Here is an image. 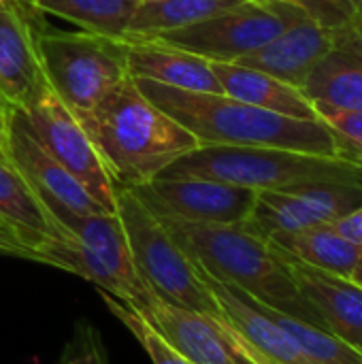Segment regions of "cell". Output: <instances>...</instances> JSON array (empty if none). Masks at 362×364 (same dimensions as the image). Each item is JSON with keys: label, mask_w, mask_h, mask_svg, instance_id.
<instances>
[{"label": "cell", "mask_w": 362, "mask_h": 364, "mask_svg": "<svg viewBox=\"0 0 362 364\" xmlns=\"http://www.w3.org/2000/svg\"><path fill=\"white\" fill-rule=\"evenodd\" d=\"M134 81L156 107L190 130L201 145L275 147L348 158L341 139L320 119L288 117L226 94L186 92L147 79Z\"/></svg>", "instance_id": "obj_1"}, {"label": "cell", "mask_w": 362, "mask_h": 364, "mask_svg": "<svg viewBox=\"0 0 362 364\" xmlns=\"http://www.w3.org/2000/svg\"><path fill=\"white\" fill-rule=\"evenodd\" d=\"M115 186L137 188L156 179L201 143L156 107L128 75L92 111L85 124Z\"/></svg>", "instance_id": "obj_2"}, {"label": "cell", "mask_w": 362, "mask_h": 364, "mask_svg": "<svg viewBox=\"0 0 362 364\" xmlns=\"http://www.w3.org/2000/svg\"><path fill=\"white\" fill-rule=\"evenodd\" d=\"M156 215L207 275L237 286L271 309L322 326V320L292 279L286 260L265 237L245 224H190Z\"/></svg>", "instance_id": "obj_3"}, {"label": "cell", "mask_w": 362, "mask_h": 364, "mask_svg": "<svg viewBox=\"0 0 362 364\" xmlns=\"http://www.w3.org/2000/svg\"><path fill=\"white\" fill-rule=\"evenodd\" d=\"M158 177H201L262 192L322 181L362 183V162L275 147L198 145Z\"/></svg>", "instance_id": "obj_4"}, {"label": "cell", "mask_w": 362, "mask_h": 364, "mask_svg": "<svg viewBox=\"0 0 362 364\" xmlns=\"http://www.w3.org/2000/svg\"><path fill=\"white\" fill-rule=\"evenodd\" d=\"M58 232L34 250V262L73 273L100 292L137 305L149 290L139 279L117 213H60Z\"/></svg>", "instance_id": "obj_5"}, {"label": "cell", "mask_w": 362, "mask_h": 364, "mask_svg": "<svg viewBox=\"0 0 362 364\" xmlns=\"http://www.w3.org/2000/svg\"><path fill=\"white\" fill-rule=\"evenodd\" d=\"M115 213L126 230L134 271L151 294L177 307L220 316L205 271L171 237L160 218L132 188L115 186Z\"/></svg>", "instance_id": "obj_6"}, {"label": "cell", "mask_w": 362, "mask_h": 364, "mask_svg": "<svg viewBox=\"0 0 362 364\" xmlns=\"http://www.w3.org/2000/svg\"><path fill=\"white\" fill-rule=\"evenodd\" d=\"M43 75L83 124L96 105L128 77L126 41L90 32H36Z\"/></svg>", "instance_id": "obj_7"}, {"label": "cell", "mask_w": 362, "mask_h": 364, "mask_svg": "<svg viewBox=\"0 0 362 364\" xmlns=\"http://www.w3.org/2000/svg\"><path fill=\"white\" fill-rule=\"evenodd\" d=\"M303 15L307 13L288 0H243L215 17L143 41H158L209 62H237L271 43Z\"/></svg>", "instance_id": "obj_8"}, {"label": "cell", "mask_w": 362, "mask_h": 364, "mask_svg": "<svg viewBox=\"0 0 362 364\" xmlns=\"http://www.w3.org/2000/svg\"><path fill=\"white\" fill-rule=\"evenodd\" d=\"M43 149L53 156L109 213H115V183L83 124L45 83L19 109Z\"/></svg>", "instance_id": "obj_9"}, {"label": "cell", "mask_w": 362, "mask_h": 364, "mask_svg": "<svg viewBox=\"0 0 362 364\" xmlns=\"http://www.w3.org/2000/svg\"><path fill=\"white\" fill-rule=\"evenodd\" d=\"M361 205L362 183L322 181L284 190H262L243 224L256 235L271 239L284 232L333 224Z\"/></svg>", "instance_id": "obj_10"}, {"label": "cell", "mask_w": 362, "mask_h": 364, "mask_svg": "<svg viewBox=\"0 0 362 364\" xmlns=\"http://www.w3.org/2000/svg\"><path fill=\"white\" fill-rule=\"evenodd\" d=\"M132 190L154 213L190 224H243L258 196L256 190L201 177H156Z\"/></svg>", "instance_id": "obj_11"}, {"label": "cell", "mask_w": 362, "mask_h": 364, "mask_svg": "<svg viewBox=\"0 0 362 364\" xmlns=\"http://www.w3.org/2000/svg\"><path fill=\"white\" fill-rule=\"evenodd\" d=\"M132 307L194 364H260L222 316L177 307L151 292Z\"/></svg>", "instance_id": "obj_12"}, {"label": "cell", "mask_w": 362, "mask_h": 364, "mask_svg": "<svg viewBox=\"0 0 362 364\" xmlns=\"http://www.w3.org/2000/svg\"><path fill=\"white\" fill-rule=\"evenodd\" d=\"M6 124V158L28 181L49 218L60 213L90 215L105 211L92 198V194L53 156L43 149L19 109H11Z\"/></svg>", "instance_id": "obj_13"}, {"label": "cell", "mask_w": 362, "mask_h": 364, "mask_svg": "<svg viewBox=\"0 0 362 364\" xmlns=\"http://www.w3.org/2000/svg\"><path fill=\"white\" fill-rule=\"evenodd\" d=\"M207 286L220 307V316L233 326L260 364H314L297 343L269 318L262 303L233 284L205 273Z\"/></svg>", "instance_id": "obj_14"}, {"label": "cell", "mask_w": 362, "mask_h": 364, "mask_svg": "<svg viewBox=\"0 0 362 364\" xmlns=\"http://www.w3.org/2000/svg\"><path fill=\"white\" fill-rule=\"evenodd\" d=\"M335 49V32L303 15L271 43L243 55L237 64L273 75L301 90L312 68Z\"/></svg>", "instance_id": "obj_15"}, {"label": "cell", "mask_w": 362, "mask_h": 364, "mask_svg": "<svg viewBox=\"0 0 362 364\" xmlns=\"http://www.w3.org/2000/svg\"><path fill=\"white\" fill-rule=\"evenodd\" d=\"M286 260V258H284ZM292 279L314 307L322 326L362 352V288L333 273L286 260Z\"/></svg>", "instance_id": "obj_16"}, {"label": "cell", "mask_w": 362, "mask_h": 364, "mask_svg": "<svg viewBox=\"0 0 362 364\" xmlns=\"http://www.w3.org/2000/svg\"><path fill=\"white\" fill-rule=\"evenodd\" d=\"M45 83L28 9H0V92L23 109Z\"/></svg>", "instance_id": "obj_17"}, {"label": "cell", "mask_w": 362, "mask_h": 364, "mask_svg": "<svg viewBox=\"0 0 362 364\" xmlns=\"http://www.w3.org/2000/svg\"><path fill=\"white\" fill-rule=\"evenodd\" d=\"M128 75L186 92L224 94L211 62L158 41H126Z\"/></svg>", "instance_id": "obj_18"}, {"label": "cell", "mask_w": 362, "mask_h": 364, "mask_svg": "<svg viewBox=\"0 0 362 364\" xmlns=\"http://www.w3.org/2000/svg\"><path fill=\"white\" fill-rule=\"evenodd\" d=\"M222 92L235 100L297 119H320L316 105L294 85L237 62H211Z\"/></svg>", "instance_id": "obj_19"}, {"label": "cell", "mask_w": 362, "mask_h": 364, "mask_svg": "<svg viewBox=\"0 0 362 364\" xmlns=\"http://www.w3.org/2000/svg\"><path fill=\"white\" fill-rule=\"evenodd\" d=\"M267 241L275 247V252L282 258L294 260L305 267L333 273L339 277L352 275L354 264L361 254V247L339 237L331 224L275 235Z\"/></svg>", "instance_id": "obj_20"}, {"label": "cell", "mask_w": 362, "mask_h": 364, "mask_svg": "<svg viewBox=\"0 0 362 364\" xmlns=\"http://www.w3.org/2000/svg\"><path fill=\"white\" fill-rule=\"evenodd\" d=\"M0 220L15 228L32 256L41 243L58 232L55 222L6 156H0Z\"/></svg>", "instance_id": "obj_21"}, {"label": "cell", "mask_w": 362, "mask_h": 364, "mask_svg": "<svg viewBox=\"0 0 362 364\" xmlns=\"http://www.w3.org/2000/svg\"><path fill=\"white\" fill-rule=\"evenodd\" d=\"M301 92L312 102L362 111V62L335 47L312 68Z\"/></svg>", "instance_id": "obj_22"}, {"label": "cell", "mask_w": 362, "mask_h": 364, "mask_svg": "<svg viewBox=\"0 0 362 364\" xmlns=\"http://www.w3.org/2000/svg\"><path fill=\"white\" fill-rule=\"evenodd\" d=\"M241 2L243 0H141L124 41L154 38L215 17Z\"/></svg>", "instance_id": "obj_23"}, {"label": "cell", "mask_w": 362, "mask_h": 364, "mask_svg": "<svg viewBox=\"0 0 362 364\" xmlns=\"http://www.w3.org/2000/svg\"><path fill=\"white\" fill-rule=\"evenodd\" d=\"M141 0H38L36 11L62 17L83 32L124 41Z\"/></svg>", "instance_id": "obj_24"}, {"label": "cell", "mask_w": 362, "mask_h": 364, "mask_svg": "<svg viewBox=\"0 0 362 364\" xmlns=\"http://www.w3.org/2000/svg\"><path fill=\"white\" fill-rule=\"evenodd\" d=\"M260 303V301H258ZM269 318L297 343L314 364H362V352L333 335L331 331L262 305Z\"/></svg>", "instance_id": "obj_25"}, {"label": "cell", "mask_w": 362, "mask_h": 364, "mask_svg": "<svg viewBox=\"0 0 362 364\" xmlns=\"http://www.w3.org/2000/svg\"><path fill=\"white\" fill-rule=\"evenodd\" d=\"M102 303L107 305V309L132 333V337L141 343V348L145 350V354L149 356L151 364H194L192 360H188L166 337H162L151 324L149 320L134 309L132 305L124 303L122 299L100 292Z\"/></svg>", "instance_id": "obj_26"}, {"label": "cell", "mask_w": 362, "mask_h": 364, "mask_svg": "<svg viewBox=\"0 0 362 364\" xmlns=\"http://www.w3.org/2000/svg\"><path fill=\"white\" fill-rule=\"evenodd\" d=\"M53 364H109V354L98 328L87 320H77Z\"/></svg>", "instance_id": "obj_27"}, {"label": "cell", "mask_w": 362, "mask_h": 364, "mask_svg": "<svg viewBox=\"0 0 362 364\" xmlns=\"http://www.w3.org/2000/svg\"><path fill=\"white\" fill-rule=\"evenodd\" d=\"M320 122H324L344 143L348 158L362 162V111L337 109L331 105L314 102Z\"/></svg>", "instance_id": "obj_28"}, {"label": "cell", "mask_w": 362, "mask_h": 364, "mask_svg": "<svg viewBox=\"0 0 362 364\" xmlns=\"http://www.w3.org/2000/svg\"><path fill=\"white\" fill-rule=\"evenodd\" d=\"M297 6H301L314 21L329 30L344 28L352 15L356 13L361 0H288Z\"/></svg>", "instance_id": "obj_29"}, {"label": "cell", "mask_w": 362, "mask_h": 364, "mask_svg": "<svg viewBox=\"0 0 362 364\" xmlns=\"http://www.w3.org/2000/svg\"><path fill=\"white\" fill-rule=\"evenodd\" d=\"M335 47L346 49L362 62V0L352 19L344 28L335 30Z\"/></svg>", "instance_id": "obj_30"}, {"label": "cell", "mask_w": 362, "mask_h": 364, "mask_svg": "<svg viewBox=\"0 0 362 364\" xmlns=\"http://www.w3.org/2000/svg\"><path fill=\"white\" fill-rule=\"evenodd\" d=\"M0 256H11V258H21L34 262L32 252L26 247V243L19 239L13 226H9L4 220H0Z\"/></svg>", "instance_id": "obj_31"}, {"label": "cell", "mask_w": 362, "mask_h": 364, "mask_svg": "<svg viewBox=\"0 0 362 364\" xmlns=\"http://www.w3.org/2000/svg\"><path fill=\"white\" fill-rule=\"evenodd\" d=\"M331 226L335 228V232L339 237L354 243L356 247H362V205L356 207L354 211H350L348 215H344L341 220L333 222Z\"/></svg>", "instance_id": "obj_32"}, {"label": "cell", "mask_w": 362, "mask_h": 364, "mask_svg": "<svg viewBox=\"0 0 362 364\" xmlns=\"http://www.w3.org/2000/svg\"><path fill=\"white\" fill-rule=\"evenodd\" d=\"M9 117H0V156H6V134H9Z\"/></svg>", "instance_id": "obj_33"}, {"label": "cell", "mask_w": 362, "mask_h": 364, "mask_svg": "<svg viewBox=\"0 0 362 364\" xmlns=\"http://www.w3.org/2000/svg\"><path fill=\"white\" fill-rule=\"evenodd\" d=\"M350 282H354L356 286H361L362 288V247H361V254H358V260H356V264H354V271H352V275L348 277Z\"/></svg>", "instance_id": "obj_34"}, {"label": "cell", "mask_w": 362, "mask_h": 364, "mask_svg": "<svg viewBox=\"0 0 362 364\" xmlns=\"http://www.w3.org/2000/svg\"><path fill=\"white\" fill-rule=\"evenodd\" d=\"M11 109H13V107L9 105V100H6V98L2 96V92H0V117H2V119H6V117H9V113H11Z\"/></svg>", "instance_id": "obj_35"}, {"label": "cell", "mask_w": 362, "mask_h": 364, "mask_svg": "<svg viewBox=\"0 0 362 364\" xmlns=\"http://www.w3.org/2000/svg\"><path fill=\"white\" fill-rule=\"evenodd\" d=\"M17 6H23L21 0H0V9H17ZM28 9V6H23Z\"/></svg>", "instance_id": "obj_36"}, {"label": "cell", "mask_w": 362, "mask_h": 364, "mask_svg": "<svg viewBox=\"0 0 362 364\" xmlns=\"http://www.w3.org/2000/svg\"><path fill=\"white\" fill-rule=\"evenodd\" d=\"M21 2H23V6H30V9H34L38 0H21Z\"/></svg>", "instance_id": "obj_37"}]
</instances>
